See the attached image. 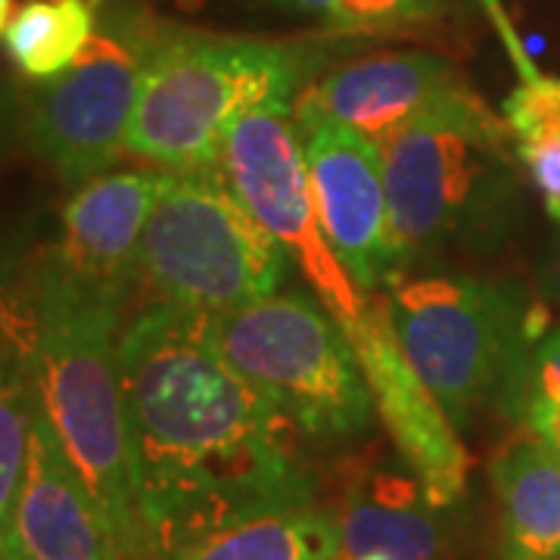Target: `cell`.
I'll list each match as a JSON object with an SVG mask.
<instances>
[{
	"mask_svg": "<svg viewBox=\"0 0 560 560\" xmlns=\"http://www.w3.org/2000/svg\"><path fill=\"white\" fill-rule=\"evenodd\" d=\"M131 482L150 558L315 501L293 423L221 355L212 315L160 302L119 340Z\"/></svg>",
	"mask_w": 560,
	"mask_h": 560,
	"instance_id": "1",
	"label": "cell"
},
{
	"mask_svg": "<svg viewBox=\"0 0 560 560\" xmlns=\"http://www.w3.org/2000/svg\"><path fill=\"white\" fill-rule=\"evenodd\" d=\"M119 308L121 290L81 278L54 256L35 300L32 371L40 411L113 526L121 560H140L150 555L131 482Z\"/></svg>",
	"mask_w": 560,
	"mask_h": 560,
	"instance_id": "2",
	"label": "cell"
},
{
	"mask_svg": "<svg viewBox=\"0 0 560 560\" xmlns=\"http://www.w3.org/2000/svg\"><path fill=\"white\" fill-rule=\"evenodd\" d=\"M511 128L460 81L420 119L381 143L393 283L452 249H489L517 219Z\"/></svg>",
	"mask_w": 560,
	"mask_h": 560,
	"instance_id": "3",
	"label": "cell"
},
{
	"mask_svg": "<svg viewBox=\"0 0 560 560\" xmlns=\"http://www.w3.org/2000/svg\"><path fill=\"white\" fill-rule=\"evenodd\" d=\"M302 75L305 57L293 47L165 25L140 79L128 150L175 175L219 168L234 121L290 103Z\"/></svg>",
	"mask_w": 560,
	"mask_h": 560,
	"instance_id": "4",
	"label": "cell"
},
{
	"mask_svg": "<svg viewBox=\"0 0 560 560\" xmlns=\"http://www.w3.org/2000/svg\"><path fill=\"white\" fill-rule=\"evenodd\" d=\"M386 302L401 352L455 427L501 399L526 346L541 337L539 308L514 280L396 278Z\"/></svg>",
	"mask_w": 560,
	"mask_h": 560,
	"instance_id": "5",
	"label": "cell"
},
{
	"mask_svg": "<svg viewBox=\"0 0 560 560\" xmlns=\"http://www.w3.org/2000/svg\"><path fill=\"white\" fill-rule=\"evenodd\" d=\"M228 364L305 436L342 442L374 423V399L352 340L318 300L271 293L212 315Z\"/></svg>",
	"mask_w": 560,
	"mask_h": 560,
	"instance_id": "6",
	"label": "cell"
},
{
	"mask_svg": "<svg viewBox=\"0 0 560 560\" xmlns=\"http://www.w3.org/2000/svg\"><path fill=\"white\" fill-rule=\"evenodd\" d=\"M290 256L224 180V172H162L140 241L138 275L162 302L224 315L278 293Z\"/></svg>",
	"mask_w": 560,
	"mask_h": 560,
	"instance_id": "7",
	"label": "cell"
},
{
	"mask_svg": "<svg viewBox=\"0 0 560 560\" xmlns=\"http://www.w3.org/2000/svg\"><path fill=\"white\" fill-rule=\"evenodd\" d=\"M165 25L135 7H109L60 79L28 106V138L69 184L103 175L128 150L140 79Z\"/></svg>",
	"mask_w": 560,
	"mask_h": 560,
	"instance_id": "8",
	"label": "cell"
},
{
	"mask_svg": "<svg viewBox=\"0 0 560 560\" xmlns=\"http://www.w3.org/2000/svg\"><path fill=\"white\" fill-rule=\"evenodd\" d=\"M221 172L253 219L305 275L330 318L352 337L371 312V296L349 278L320 228L300 121L290 103H265L234 121L224 140Z\"/></svg>",
	"mask_w": 560,
	"mask_h": 560,
	"instance_id": "9",
	"label": "cell"
},
{
	"mask_svg": "<svg viewBox=\"0 0 560 560\" xmlns=\"http://www.w3.org/2000/svg\"><path fill=\"white\" fill-rule=\"evenodd\" d=\"M349 340L371 389L374 411L401 455V464L418 477L427 499L436 508H455L467 492L470 455L460 442L458 427L401 352L389 302L371 300L368 318Z\"/></svg>",
	"mask_w": 560,
	"mask_h": 560,
	"instance_id": "10",
	"label": "cell"
},
{
	"mask_svg": "<svg viewBox=\"0 0 560 560\" xmlns=\"http://www.w3.org/2000/svg\"><path fill=\"white\" fill-rule=\"evenodd\" d=\"M300 121V119H296ZM305 165L320 228L361 293L389 280V200L381 147L330 119H302Z\"/></svg>",
	"mask_w": 560,
	"mask_h": 560,
	"instance_id": "11",
	"label": "cell"
},
{
	"mask_svg": "<svg viewBox=\"0 0 560 560\" xmlns=\"http://www.w3.org/2000/svg\"><path fill=\"white\" fill-rule=\"evenodd\" d=\"M3 541L25 560H121L113 526L66 458L38 401L25 474Z\"/></svg>",
	"mask_w": 560,
	"mask_h": 560,
	"instance_id": "12",
	"label": "cell"
},
{
	"mask_svg": "<svg viewBox=\"0 0 560 560\" xmlns=\"http://www.w3.org/2000/svg\"><path fill=\"white\" fill-rule=\"evenodd\" d=\"M460 79L448 62L423 50L377 54L349 62L302 94L296 119H330L359 131L371 143H386L405 125L420 119Z\"/></svg>",
	"mask_w": 560,
	"mask_h": 560,
	"instance_id": "13",
	"label": "cell"
},
{
	"mask_svg": "<svg viewBox=\"0 0 560 560\" xmlns=\"http://www.w3.org/2000/svg\"><path fill=\"white\" fill-rule=\"evenodd\" d=\"M162 172H113L84 180L62 212L57 259L81 278L125 293L138 275L140 241L160 197Z\"/></svg>",
	"mask_w": 560,
	"mask_h": 560,
	"instance_id": "14",
	"label": "cell"
},
{
	"mask_svg": "<svg viewBox=\"0 0 560 560\" xmlns=\"http://www.w3.org/2000/svg\"><path fill=\"white\" fill-rule=\"evenodd\" d=\"M340 560H442V508L427 499L405 467H368L352 474L334 508Z\"/></svg>",
	"mask_w": 560,
	"mask_h": 560,
	"instance_id": "15",
	"label": "cell"
},
{
	"mask_svg": "<svg viewBox=\"0 0 560 560\" xmlns=\"http://www.w3.org/2000/svg\"><path fill=\"white\" fill-rule=\"evenodd\" d=\"M501 508L499 560H560V455L536 436L492 460Z\"/></svg>",
	"mask_w": 560,
	"mask_h": 560,
	"instance_id": "16",
	"label": "cell"
},
{
	"mask_svg": "<svg viewBox=\"0 0 560 560\" xmlns=\"http://www.w3.org/2000/svg\"><path fill=\"white\" fill-rule=\"evenodd\" d=\"M340 526L334 508L302 501L228 523L175 548L165 560H337Z\"/></svg>",
	"mask_w": 560,
	"mask_h": 560,
	"instance_id": "17",
	"label": "cell"
},
{
	"mask_svg": "<svg viewBox=\"0 0 560 560\" xmlns=\"http://www.w3.org/2000/svg\"><path fill=\"white\" fill-rule=\"evenodd\" d=\"M101 0H28L10 20L3 44L28 79L54 81L79 60L97 32Z\"/></svg>",
	"mask_w": 560,
	"mask_h": 560,
	"instance_id": "18",
	"label": "cell"
},
{
	"mask_svg": "<svg viewBox=\"0 0 560 560\" xmlns=\"http://www.w3.org/2000/svg\"><path fill=\"white\" fill-rule=\"evenodd\" d=\"M504 121L511 128L514 153L551 219L560 221V79L526 75L504 101Z\"/></svg>",
	"mask_w": 560,
	"mask_h": 560,
	"instance_id": "19",
	"label": "cell"
},
{
	"mask_svg": "<svg viewBox=\"0 0 560 560\" xmlns=\"http://www.w3.org/2000/svg\"><path fill=\"white\" fill-rule=\"evenodd\" d=\"M32 420H35V401H28L0 355V539H7L10 514L25 474Z\"/></svg>",
	"mask_w": 560,
	"mask_h": 560,
	"instance_id": "20",
	"label": "cell"
},
{
	"mask_svg": "<svg viewBox=\"0 0 560 560\" xmlns=\"http://www.w3.org/2000/svg\"><path fill=\"white\" fill-rule=\"evenodd\" d=\"M560 399V330H551L545 337L526 346V352L517 361L511 381L501 393L499 405L504 415L521 420L529 415V408H536L541 401Z\"/></svg>",
	"mask_w": 560,
	"mask_h": 560,
	"instance_id": "21",
	"label": "cell"
},
{
	"mask_svg": "<svg viewBox=\"0 0 560 560\" xmlns=\"http://www.w3.org/2000/svg\"><path fill=\"white\" fill-rule=\"evenodd\" d=\"M445 0H334V28H396L436 16Z\"/></svg>",
	"mask_w": 560,
	"mask_h": 560,
	"instance_id": "22",
	"label": "cell"
},
{
	"mask_svg": "<svg viewBox=\"0 0 560 560\" xmlns=\"http://www.w3.org/2000/svg\"><path fill=\"white\" fill-rule=\"evenodd\" d=\"M523 423L529 427V433L536 440H541L555 455H560V399L541 401L536 408H529V415L523 418Z\"/></svg>",
	"mask_w": 560,
	"mask_h": 560,
	"instance_id": "23",
	"label": "cell"
},
{
	"mask_svg": "<svg viewBox=\"0 0 560 560\" xmlns=\"http://www.w3.org/2000/svg\"><path fill=\"white\" fill-rule=\"evenodd\" d=\"M280 3H287L290 10L305 13V16H318L324 22H330L334 16V0H280Z\"/></svg>",
	"mask_w": 560,
	"mask_h": 560,
	"instance_id": "24",
	"label": "cell"
},
{
	"mask_svg": "<svg viewBox=\"0 0 560 560\" xmlns=\"http://www.w3.org/2000/svg\"><path fill=\"white\" fill-rule=\"evenodd\" d=\"M548 287L555 293V300L560 302V241L551 249V259H548Z\"/></svg>",
	"mask_w": 560,
	"mask_h": 560,
	"instance_id": "25",
	"label": "cell"
},
{
	"mask_svg": "<svg viewBox=\"0 0 560 560\" xmlns=\"http://www.w3.org/2000/svg\"><path fill=\"white\" fill-rule=\"evenodd\" d=\"M10 10H13V0H0V35H3L7 25H10Z\"/></svg>",
	"mask_w": 560,
	"mask_h": 560,
	"instance_id": "26",
	"label": "cell"
},
{
	"mask_svg": "<svg viewBox=\"0 0 560 560\" xmlns=\"http://www.w3.org/2000/svg\"><path fill=\"white\" fill-rule=\"evenodd\" d=\"M0 560H25V558H22V555H16V551L7 545V541L0 539Z\"/></svg>",
	"mask_w": 560,
	"mask_h": 560,
	"instance_id": "27",
	"label": "cell"
},
{
	"mask_svg": "<svg viewBox=\"0 0 560 560\" xmlns=\"http://www.w3.org/2000/svg\"><path fill=\"white\" fill-rule=\"evenodd\" d=\"M337 560H340V558H337Z\"/></svg>",
	"mask_w": 560,
	"mask_h": 560,
	"instance_id": "28",
	"label": "cell"
}]
</instances>
